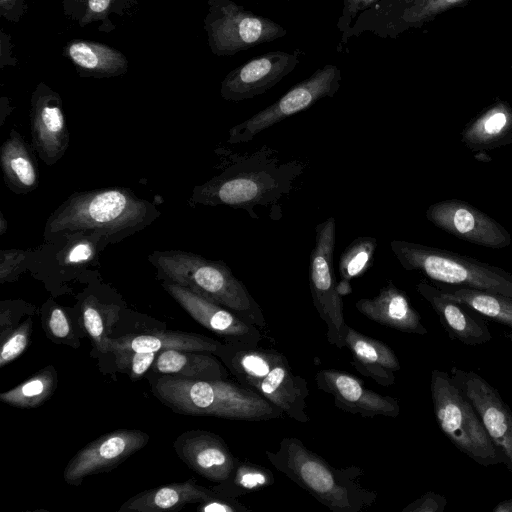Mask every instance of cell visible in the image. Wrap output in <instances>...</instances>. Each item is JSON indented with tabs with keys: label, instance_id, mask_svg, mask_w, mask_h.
Listing matches in <instances>:
<instances>
[{
	"label": "cell",
	"instance_id": "cell-1",
	"mask_svg": "<svg viewBox=\"0 0 512 512\" xmlns=\"http://www.w3.org/2000/svg\"><path fill=\"white\" fill-rule=\"evenodd\" d=\"M300 161L282 163L267 146L237 157L220 175L193 189L190 202L243 209L258 219L254 208L275 205L289 194L294 180L302 174Z\"/></svg>",
	"mask_w": 512,
	"mask_h": 512
},
{
	"label": "cell",
	"instance_id": "cell-2",
	"mask_svg": "<svg viewBox=\"0 0 512 512\" xmlns=\"http://www.w3.org/2000/svg\"><path fill=\"white\" fill-rule=\"evenodd\" d=\"M159 215L147 200L123 187L75 192L47 219L45 240L88 233L101 240L122 238L150 224Z\"/></svg>",
	"mask_w": 512,
	"mask_h": 512
},
{
	"label": "cell",
	"instance_id": "cell-3",
	"mask_svg": "<svg viewBox=\"0 0 512 512\" xmlns=\"http://www.w3.org/2000/svg\"><path fill=\"white\" fill-rule=\"evenodd\" d=\"M265 455L279 472L333 512H361L377 499L361 484L362 469L335 468L296 437H284L276 451Z\"/></svg>",
	"mask_w": 512,
	"mask_h": 512
},
{
	"label": "cell",
	"instance_id": "cell-4",
	"mask_svg": "<svg viewBox=\"0 0 512 512\" xmlns=\"http://www.w3.org/2000/svg\"><path fill=\"white\" fill-rule=\"evenodd\" d=\"M148 380L152 394L178 414L244 421L271 420L284 414L258 393L226 379L188 380L153 373Z\"/></svg>",
	"mask_w": 512,
	"mask_h": 512
},
{
	"label": "cell",
	"instance_id": "cell-5",
	"mask_svg": "<svg viewBox=\"0 0 512 512\" xmlns=\"http://www.w3.org/2000/svg\"><path fill=\"white\" fill-rule=\"evenodd\" d=\"M149 261L164 281L181 285L258 328L265 327L260 305L225 262L182 250L155 251Z\"/></svg>",
	"mask_w": 512,
	"mask_h": 512
},
{
	"label": "cell",
	"instance_id": "cell-6",
	"mask_svg": "<svg viewBox=\"0 0 512 512\" xmlns=\"http://www.w3.org/2000/svg\"><path fill=\"white\" fill-rule=\"evenodd\" d=\"M391 250L407 271H419L439 285L465 287L512 298V273L457 252L403 240Z\"/></svg>",
	"mask_w": 512,
	"mask_h": 512
},
{
	"label": "cell",
	"instance_id": "cell-7",
	"mask_svg": "<svg viewBox=\"0 0 512 512\" xmlns=\"http://www.w3.org/2000/svg\"><path fill=\"white\" fill-rule=\"evenodd\" d=\"M430 391L437 424L458 450L484 467L505 464L503 452L450 374L434 369Z\"/></svg>",
	"mask_w": 512,
	"mask_h": 512
},
{
	"label": "cell",
	"instance_id": "cell-8",
	"mask_svg": "<svg viewBox=\"0 0 512 512\" xmlns=\"http://www.w3.org/2000/svg\"><path fill=\"white\" fill-rule=\"evenodd\" d=\"M336 222L330 217L315 227V245L309 258V286L314 307L327 327L328 342L342 349L348 325L343 315V299L338 292L333 256Z\"/></svg>",
	"mask_w": 512,
	"mask_h": 512
},
{
	"label": "cell",
	"instance_id": "cell-9",
	"mask_svg": "<svg viewBox=\"0 0 512 512\" xmlns=\"http://www.w3.org/2000/svg\"><path fill=\"white\" fill-rule=\"evenodd\" d=\"M342 73L333 64L317 69L310 77L294 85L265 109L229 130L228 143H247L267 128L307 110L323 98L333 97L341 86Z\"/></svg>",
	"mask_w": 512,
	"mask_h": 512
},
{
	"label": "cell",
	"instance_id": "cell-10",
	"mask_svg": "<svg viewBox=\"0 0 512 512\" xmlns=\"http://www.w3.org/2000/svg\"><path fill=\"white\" fill-rule=\"evenodd\" d=\"M206 29L213 52L223 56H232L287 34L277 22L254 14L233 0L212 1Z\"/></svg>",
	"mask_w": 512,
	"mask_h": 512
},
{
	"label": "cell",
	"instance_id": "cell-11",
	"mask_svg": "<svg viewBox=\"0 0 512 512\" xmlns=\"http://www.w3.org/2000/svg\"><path fill=\"white\" fill-rule=\"evenodd\" d=\"M471 0H380L361 12L354 20L340 45L351 37L371 33L383 39H395L418 29L439 15L466 5Z\"/></svg>",
	"mask_w": 512,
	"mask_h": 512
},
{
	"label": "cell",
	"instance_id": "cell-12",
	"mask_svg": "<svg viewBox=\"0 0 512 512\" xmlns=\"http://www.w3.org/2000/svg\"><path fill=\"white\" fill-rule=\"evenodd\" d=\"M426 218L448 234L478 246L503 249L512 241L504 226L463 200L446 199L431 204Z\"/></svg>",
	"mask_w": 512,
	"mask_h": 512
},
{
	"label": "cell",
	"instance_id": "cell-13",
	"mask_svg": "<svg viewBox=\"0 0 512 512\" xmlns=\"http://www.w3.org/2000/svg\"><path fill=\"white\" fill-rule=\"evenodd\" d=\"M148 441L149 435L137 429L103 434L70 459L63 472L64 481L77 486L87 476L108 472L144 448Z\"/></svg>",
	"mask_w": 512,
	"mask_h": 512
},
{
	"label": "cell",
	"instance_id": "cell-14",
	"mask_svg": "<svg viewBox=\"0 0 512 512\" xmlns=\"http://www.w3.org/2000/svg\"><path fill=\"white\" fill-rule=\"evenodd\" d=\"M450 375L478 413L489 437L512 471V411L499 391L474 371L453 367Z\"/></svg>",
	"mask_w": 512,
	"mask_h": 512
},
{
	"label": "cell",
	"instance_id": "cell-15",
	"mask_svg": "<svg viewBox=\"0 0 512 512\" xmlns=\"http://www.w3.org/2000/svg\"><path fill=\"white\" fill-rule=\"evenodd\" d=\"M300 62L299 52L271 51L249 60L227 74L220 94L239 102L266 93L290 74Z\"/></svg>",
	"mask_w": 512,
	"mask_h": 512
},
{
	"label": "cell",
	"instance_id": "cell-16",
	"mask_svg": "<svg viewBox=\"0 0 512 512\" xmlns=\"http://www.w3.org/2000/svg\"><path fill=\"white\" fill-rule=\"evenodd\" d=\"M164 289L199 324L225 339V342L258 345L259 328L223 306L176 283L164 281Z\"/></svg>",
	"mask_w": 512,
	"mask_h": 512
},
{
	"label": "cell",
	"instance_id": "cell-17",
	"mask_svg": "<svg viewBox=\"0 0 512 512\" xmlns=\"http://www.w3.org/2000/svg\"><path fill=\"white\" fill-rule=\"evenodd\" d=\"M32 145L47 165L60 160L69 146L70 135L59 95L38 87L31 100Z\"/></svg>",
	"mask_w": 512,
	"mask_h": 512
},
{
	"label": "cell",
	"instance_id": "cell-18",
	"mask_svg": "<svg viewBox=\"0 0 512 512\" xmlns=\"http://www.w3.org/2000/svg\"><path fill=\"white\" fill-rule=\"evenodd\" d=\"M315 382L318 389L330 394L335 406L345 412L370 418H396L400 413V406L395 398L366 388L351 374L336 369H323L316 373Z\"/></svg>",
	"mask_w": 512,
	"mask_h": 512
},
{
	"label": "cell",
	"instance_id": "cell-19",
	"mask_svg": "<svg viewBox=\"0 0 512 512\" xmlns=\"http://www.w3.org/2000/svg\"><path fill=\"white\" fill-rule=\"evenodd\" d=\"M173 448L191 470L215 483L225 481L239 461L219 435L206 430L181 433Z\"/></svg>",
	"mask_w": 512,
	"mask_h": 512
},
{
	"label": "cell",
	"instance_id": "cell-20",
	"mask_svg": "<svg viewBox=\"0 0 512 512\" xmlns=\"http://www.w3.org/2000/svg\"><path fill=\"white\" fill-rule=\"evenodd\" d=\"M416 290L433 308L450 339L469 346L491 340L488 324L479 312L426 281H420Z\"/></svg>",
	"mask_w": 512,
	"mask_h": 512
},
{
	"label": "cell",
	"instance_id": "cell-21",
	"mask_svg": "<svg viewBox=\"0 0 512 512\" xmlns=\"http://www.w3.org/2000/svg\"><path fill=\"white\" fill-rule=\"evenodd\" d=\"M355 307L368 319L392 329L418 335L428 333L407 294L392 281H388L375 297L359 299Z\"/></svg>",
	"mask_w": 512,
	"mask_h": 512
},
{
	"label": "cell",
	"instance_id": "cell-22",
	"mask_svg": "<svg viewBox=\"0 0 512 512\" xmlns=\"http://www.w3.org/2000/svg\"><path fill=\"white\" fill-rule=\"evenodd\" d=\"M266 400L280 408L284 414L300 423H307L306 399L309 389L306 380L292 372L284 356L269 373L252 388Z\"/></svg>",
	"mask_w": 512,
	"mask_h": 512
},
{
	"label": "cell",
	"instance_id": "cell-23",
	"mask_svg": "<svg viewBox=\"0 0 512 512\" xmlns=\"http://www.w3.org/2000/svg\"><path fill=\"white\" fill-rule=\"evenodd\" d=\"M344 341L351 352V363L361 375L384 387L395 383V372L400 370V362L388 345L350 326Z\"/></svg>",
	"mask_w": 512,
	"mask_h": 512
},
{
	"label": "cell",
	"instance_id": "cell-24",
	"mask_svg": "<svg viewBox=\"0 0 512 512\" xmlns=\"http://www.w3.org/2000/svg\"><path fill=\"white\" fill-rule=\"evenodd\" d=\"M471 151L493 150L512 143V107L498 99L472 118L461 132Z\"/></svg>",
	"mask_w": 512,
	"mask_h": 512
},
{
	"label": "cell",
	"instance_id": "cell-25",
	"mask_svg": "<svg viewBox=\"0 0 512 512\" xmlns=\"http://www.w3.org/2000/svg\"><path fill=\"white\" fill-rule=\"evenodd\" d=\"M218 495L192 480L171 483L140 492L125 501L119 512L179 511L187 504L201 503Z\"/></svg>",
	"mask_w": 512,
	"mask_h": 512
},
{
	"label": "cell",
	"instance_id": "cell-26",
	"mask_svg": "<svg viewBox=\"0 0 512 512\" xmlns=\"http://www.w3.org/2000/svg\"><path fill=\"white\" fill-rule=\"evenodd\" d=\"M214 355L225 365L240 385L251 389L283 357L281 353L258 345L224 342Z\"/></svg>",
	"mask_w": 512,
	"mask_h": 512
},
{
	"label": "cell",
	"instance_id": "cell-27",
	"mask_svg": "<svg viewBox=\"0 0 512 512\" xmlns=\"http://www.w3.org/2000/svg\"><path fill=\"white\" fill-rule=\"evenodd\" d=\"M221 342L196 333L178 331H151L128 334L109 341L110 352L116 350L136 352H162L188 350L214 354Z\"/></svg>",
	"mask_w": 512,
	"mask_h": 512
},
{
	"label": "cell",
	"instance_id": "cell-28",
	"mask_svg": "<svg viewBox=\"0 0 512 512\" xmlns=\"http://www.w3.org/2000/svg\"><path fill=\"white\" fill-rule=\"evenodd\" d=\"M151 369L154 374L188 380H222L228 376L227 368L214 354L188 350L159 352Z\"/></svg>",
	"mask_w": 512,
	"mask_h": 512
},
{
	"label": "cell",
	"instance_id": "cell-29",
	"mask_svg": "<svg viewBox=\"0 0 512 512\" xmlns=\"http://www.w3.org/2000/svg\"><path fill=\"white\" fill-rule=\"evenodd\" d=\"M0 163L7 187L18 194L35 190L39 184L36 158L31 147L11 130L0 148Z\"/></svg>",
	"mask_w": 512,
	"mask_h": 512
},
{
	"label": "cell",
	"instance_id": "cell-30",
	"mask_svg": "<svg viewBox=\"0 0 512 512\" xmlns=\"http://www.w3.org/2000/svg\"><path fill=\"white\" fill-rule=\"evenodd\" d=\"M65 53L76 66L98 75H118L127 68V60L121 52L97 42L71 41Z\"/></svg>",
	"mask_w": 512,
	"mask_h": 512
},
{
	"label": "cell",
	"instance_id": "cell-31",
	"mask_svg": "<svg viewBox=\"0 0 512 512\" xmlns=\"http://www.w3.org/2000/svg\"><path fill=\"white\" fill-rule=\"evenodd\" d=\"M485 318L512 329V298L497 293L447 285L437 286Z\"/></svg>",
	"mask_w": 512,
	"mask_h": 512
},
{
	"label": "cell",
	"instance_id": "cell-32",
	"mask_svg": "<svg viewBox=\"0 0 512 512\" xmlns=\"http://www.w3.org/2000/svg\"><path fill=\"white\" fill-rule=\"evenodd\" d=\"M57 384V371L49 365L13 389L1 393L0 401L20 409L37 408L53 395Z\"/></svg>",
	"mask_w": 512,
	"mask_h": 512
},
{
	"label": "cell",
	"instance_id": "cell-33",
	"mask_svg": "<svg viewBox=\"0 0 512 512\" xmlns=\"http://www.w3.org/2000/svg\"><path fill=\"white\" fill-rule=\"evenodd\" d=\"M376 247V238L359 236L344 249L339 259L341 280L337 283L338 292L342 296L352 292V279L363 275L372 267Z\"/></svg>",
	"mask_w": 512,
	"mask_h": 512
},
{
	"label": "cell",
	"instance_id": "cell-34",
	"mask_svg": "<svg viewBox=\"0 0 512 512\" xmlns=\"http://www.w3.org/2000/svg\"><path fill=\"white\" fill-rule=\"evenodd\" d=\"M81 312L84 329L94 347L101 353L110 352V335L119 318V307L102 304L94 297H88L82 303Z\"/></svg>",
	"mask_w": 512,
	"mask_h": 512
},
{
	"label": "cell",
	"instance_id": "cell-35",
	"mask_svg": "<svg viewBox=\"0 0 512 512\" xmlns=\"http://www.w3.org/2000/svg\"><path fill=\"white\" fill-rule=\"evenodd\" d=\"M274 477L270 470L254 463L240 462L236 464L231 475L218 483L213 490L225 497L238 498L273 484Z\"/></svg>",
	"mask_w": 512,
	"mask_h": 512
},
{
	"label": "cell",
	"instance_id": "cell-36",
	"mask_svg": "<svg viewBox=\"0 0 512 512\" xmlns=\"http://www.w3.org/2000/svg\"><path fill=\"white\" fill-rule=\"evenodd\" d=\"M43 326L47 337L57 343L79 347V340L74 334L70 320L59 305H49L43 316Z\"/></svg>",
	"mask_w": 512,
	"mask_h": 512
},
{
	"label": "cell",
	"instance_id": "cell-37",
	"mask_svg": "<svg viewBox=\"0 0 512 512\" xmlns=\"http://www.w3.org/2000/svg\"><path fill=\"white\" fill-rule=\"evenodd\" d=\"M67 239L62 257L65 266H80L96 259L97 245L102 241L100 238L88 233H77Z\"/></svg>",
	"mask_w": 512,
	"mask_h": 512
},
{
	"label": "cell",
	"instance_id": "cell-38",
	"mask_svg": "<svg viewBox=\"0 0 512 512\" xmlns=\"http://www.w3.org/2000/svg\"><path fill=\"white\" fill-rule=\"evenodd\" d=\"M33 322L27 318L1 340L0 367L3 368L18 358L30 342Z\"/></svg>",
	"mask_w": 512,
	"mask_h": 512
},
{
	"label": "cell",
	"instance_id": "cell-39",
	"mask_svg": "<svg viewBox=\"0 0 512 512\" xmlns=\"http://www.w3.org/2000/svg\"><path fill=\"white\" fill-rule=\"evenodd\" d=\"M112 353L115 355L117 367L126 372L133 381L142 378L152 368L158 355L157 352L126 350H116Z\"/></svg>",
	"mask_w": 512,
	"mask_h": 512
},
{
	"label": "cell",
	"instance_id": "cell-40",
	"mask_svg": "<svg viewBox=\"0 0 512 512\" xmlns=\"http://www.w3.org/2000/svg\"><path fill=\"white\" fill-rule=\"evenodd\" d=\"M26 251L9 249L0 251V282L11 281L22 270Z\"/></svg>",
	"mask_w": 512,
	"mask_h": 512
},
{
	"label": "cell",
	"instance_id": "cell-41",
	"mask_svg": "<svg viewBox=\"0 0 512 512\" xmlns=\"http://www.w3.org/2000/svg\"><path fill=\"white\" fill-rule=\"evenodd\" d=\"M380 0H343V9L337 22L341 39L346 35L356 17Z\"/></svg>",
	"mask_w": 512,
	"mask_h": 512
},
{
	"label": "cell",
	"instance_id": "cell-42",
	"mask_svg": "<svg viewBox=\"0 0 512 512\" xmlns=\"http://www.w3.org/2000/svg\"><path fill=\"white\" fill-rule=\"evenodd\" d=\"M25 303L3 301L0 310V340H3L18 325L19 320L25 313Z\"/></svg>",
	"mask_w": 512,
	"mask_h": 512
},
{
	"label": "cell",
	"instance_id": "cell-43",
	"mask_svg": "<svg viewBox=\"0 0 512 512\" xmlns=\"http://www.w3.org/2000/svg\"><path fill=\"white\" fill-rule=\"evenodd\" d=\"M446 505L447 499L443 495L429 491L404 507L402 512H442Z\"/></svg>",
	"mask_w": 512,
	"mask_h": 512
},
{
	"label": "cell",
	"instance_id": "cell-44",
	"mask_svg": "<svg viewBox=\"0 0 512 512\" xmlns=\"http://www.w3.org/2000/svg\"><path fill=\"white\" fill-rule=\"evenodd\" d=\"M199 512H248L249 508L244 506L236 498L216 495L215 497L199 503Z\"/></svg>",
	"mask_w": 512,
	"mask_h": 512
},
{
	"label": "cell",
	"instance_id": "cell-45",
	"mask_svg": "<svg viewBox=\"0 0 512 512\" xmlns=\"http://www.w3.org/2000/svg\"><path fill=\"white\" fill-rule=\"evenodd\" d=\"M112 0H88L87 9L81 20V24L85 25L91 21L105 17L110 9Z\"/></svg>",
	"mask_w": 512,
	"mask_h": 512
},
{
	"label": "cell",
	"instance_id": "cell-46",
	"mask_svg": "<svg viewBox=\"0 0 512 512\" xmlns=\"http://www.w3.org/2000/svg\"><path fill=\"white\" fill-rule=\"evenodd\" d=\"M493 512H512V498L498 503L493 508Z\"/></svg>",
	"mask_w": 512,
	"mask_h": 512
},
{
	"label": "cell",
	"instance_id": "cell-47",
	"mask_svg": "<svg viewBox=\"0 0 512 512\" xmlns=\"http://www.w3.org/2000/svg\"><path fill=\"white\" fill-rule=\"evenodd\" d=\"M16 0H0V7L2 10V14L5 13V11H8L12 9L15 5Z\"/></svg>",
	"mask_w": 512,
	"mask_h": 512
},
{
	"label": "cell",
	"instance_id": "cell-48",
	"mask_svg": "<svg viewBox=\"0 0 512 512\" xmlns=\"http://www.w3.org/2000/svg\"><path fill=\"white\" fill-rule=\"evenodd\" d=\"M7 228H8V223H7L6 219L4 218L3 213L1 212L0 213V235H3L7 231Z\"/></svg>",
	"mask_w": 512,
	"mask_h": 512
},
{
	"label": "cell",
	"instance_id": "cell-49",
	"mask_svg": "<svg viewBox=\"0 0 512 512\" xmlns=\"http://www.w3.org/2000/svg\"><path fill=\"white\" fill-rule=\"evenodd\" d=\"M509 341L512 343V332L508 333L507 336H506Z\"/></svg>",
	"mask_w": 512,
	"mask_h": 512
},
{
	"label": "cell",
	"instance_id": "cell-50",
	"mask_svg": "<svg viewBox=\"0 0 512 512\" xmlns=\"http://www.w3.org/2000/svg\"><path fill=\"white\" fill-rule=\"evenodd\" d=\"M234 1V0H233Z\"/></svg>",
	"mask_w": 512,
	"mask_h": 512
}]
</instances>
